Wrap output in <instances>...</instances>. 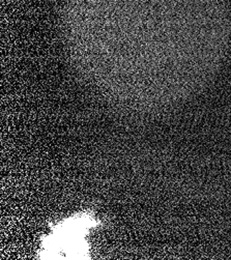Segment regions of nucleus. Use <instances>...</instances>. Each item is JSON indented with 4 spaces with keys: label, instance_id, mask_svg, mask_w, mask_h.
Listing matches in <instances>:
<instances>
[{
    "label": "nucleus",
    "instance_id": "obj_1",
    "mask_svg": "<svg viewBox=\"0 0 231 260\" xmlns=\"http://www.w3.org/2000/svg\"><path fill=\"white\" fill-rule=\"evenodd\" d=\"M95 222L89 216H79L58 224L44 242L42 259H88L84 237Z\"/></svg>",
    "mask_w": 231,
    "mask_h": 260
}]
</instances>
